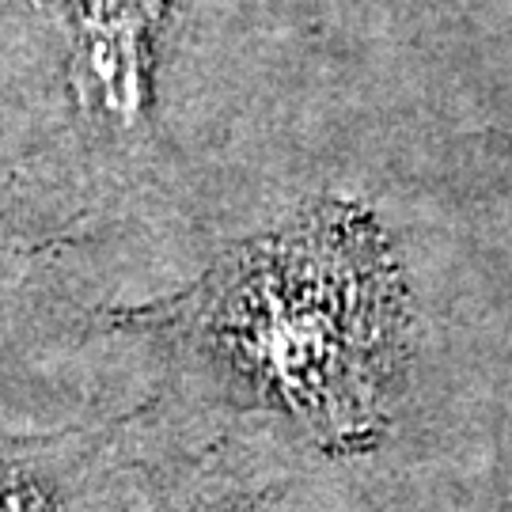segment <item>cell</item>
<instances>
[{
    "instance_id": "cell-1",
    "label": "cell",
    "mask_w": 512,
    "mask_h": 512,
    "mask_svg": "<svg viewBox=\"0 0 512 512\" xmlns=\"http://www.w3.org/2000/svg\"><path fill=\"white\" fill-rule=\"evenodd\" d=\"M220 349L323 440H365L403 349V300L376 228L323 209L224 266L202 311Z\"/></svg>"
},
{
    "instance_id": "cell-3",
    "label": "cell",
    "mask_w": 512,
    "mask_h": 512,
    "mask_svg": "<svg viewBox=\"0 0 512 512\" xmlns=\"http://www.w3.org/2000/svg\"><path fill=\"white\" fill-rule=\"evenodd\" d=\"M0 512H50V497L31 475L0 463Z\"/></svg>"
},
{
    "instance_id": "cell-2",
    "label": "cell",
    "mask_w": 512,
    "mask_h": 512,
    "mask_svg": "<svg viewBox=\"0 0 512 512\" xmlns=\"http://www.w3.org/2000/svg\"><path fill=\"white\" fill-rule=\"evenodd\" d=\"M160 0H69L73 80L80 99L99 110H133L141 42Z\"/></svg>"
}]
</instances>
